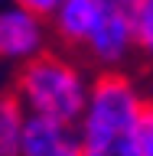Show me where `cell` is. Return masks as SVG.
I'll list each match as a JSON object with an SVG mask.
<instances>
[{"label": "cell", "mask_w": 153, "mask_h": 156, "mask_svg": "<svg viewBox=\"0 0 153 156\" xmlns=\"http://www.w3.org/2000/svg\"><path fill=\"white\" fill-rule=\"evenodd\" d=\"M88 88H91V75L85 72V65L52 49L23 62L13 78V94L26 107V114L52 117L65 124L82 120Z\"/></svg>", "instance_id": "cell-1"}, {"label": "cell", "mask_w": 153, "mask_h": 156, "mask_svg": "<svg viewBox=\"0 0 153 156\" xmlns=\"http://www.w3.org/2000/svg\"><path fill=\"white\" fill-rule=\"evenodd\" d=\"M150 98L140 91L134 78L111 68V72H98L91 75L88 88V101L78 120V133H134L137 120L144 114Z\"/></svg>", "instance_id": "cell-2"}, {"label": "cell", "mask_w": 153, "mask_h": 156, "mask_svg": "<svg viewBox=\"0 0 153 156\" xmlns=\"http://www.w3.org/2000/svg\"><path fill=\"white\" fill-rule=\"evenodd\" d=\"M134 49H137L134 13L127 7L107 3L101 20H98V26H95V33H91L88 42L82 46V52L88 55V62H91L98 72H111V68L124 65Z\"/></svg>", "instance_id": "cell-3"}, {"label": "cell", "mask_w": 153, "mask_h": 156, "mask_svg": "<svg viewBox=\"0 0 153 156\" xmlns=\"http://www.w3.org/2000/svg\"><path fill=\"white\" fill-rule=\"evenodd\" d=\"M49 20L29 13V10L10 3V7H0V62H10V65H23L29 58L42 55L49 49Z\"/></svg>", "instance_id": "cell-4"}, {"label": "cell", "mask_w": 153, "mask_h": 156, "mask_svg": "<svg viewBox=\"0 0 153 156\" xmlns=\"http://www.w3.org/2000/svg\"><path fill=\"white\" fill-rule=\"evenodd\" d=\"M20 156H82L78 124L26 114L23 136H20Z\"/></svg>", "instance_id": "cell-5"}, {"label": "cell", "mask_w": 153, "mask_h": 156, "mask_svg": "<svg viewBox=\"0 0 153 156\" xmlns=\"http://www.w3.org/2000/svg\"><path fill=\"white\" fill-rule=\"evenodd\" d=\"M107 0H62L59 10L49 16V33L62 49L78 52L95 33L98 20L104 13Z\"/></svg>", "instance_id": "cell-6"}, {"label": "cell", "mask_w": 153, "mask_h": 156, "mask_svg": "<svg viewBox=\"0 0 153 156\" xmlns=\"http://www.w3.org/2000/svg\"><path fill=\"white\" fill-rule=\"evenodd\" d=\"M26 124V107L13 91L0 94V156H20V136Z\"/></svg>", "instance_id": "cell-7"}, {"label": "cell", "mask_w": 153, "mask_h": 156, "mask_svg": "<svg viewBox=\"0 0 153 156\" xmlns=\"http://www.w3.org/2000/svg\"><path fill=\"white\" fill-rule=\"evenodd\" d=\"M82 156H144L137 133H85Z\"/></svg>", "instance_id": "cell-8"}, {"label": "cell", "mask_w": 153, "mask_h": 156, "mask_svg": "<svg viewBox=\"0 0 153 156\" xmlns=\"http://www.w3.org/2000/svg\"><path fill=\"white\" fill-rule=\"evenodd\" d=\"M134 33H137V49L144 52L147 62H153V0H140L134 10Z\"/></svg>", "instance_id": "cell-9"}, {"label": "cell", "mask_w": 153, "mask_h": 156, "mask_svg": "<svg viewBox=\"0 0 153 156\" xmlns=\"http://www.w3.org/2000/svg\"><path fill=\"white\" fill-rule=\"evenodd\" d=\"M137 143H140V153L144 156H153V101H147L144 114L137 120Z\"/></svg>", "instance_id": "cell-10"}, {"label": "cell", "mask_w": 153, "mask_h": 156, "mask_svg": "<svg viewBox=\"0 0 153 156\" xmlns=\"http://www.w3.org/2000/svg\"><path fill=\"white\" fill-rule=\"evenodd\" d=\"M13 3L23 7V10H29V13H36V16H42V20H49V16L59 10L62 0H13Z\"/></svg>", "instance_id": "cell-11"}, {"label": "cell", "mask_w": 153, "mask_h": 156, "mask_svg": "<svg viewBox=\"0 0 153 156\" xmlns=\"http://www.w3.org/2000/svg\"><path fill=\"white\" fill-rule=\"evenodd\" d=\"M107 3H117V7H127V10H134L140 0H107Z\"/></svg>", "instance_id": "cell-12"}]
</instances>
